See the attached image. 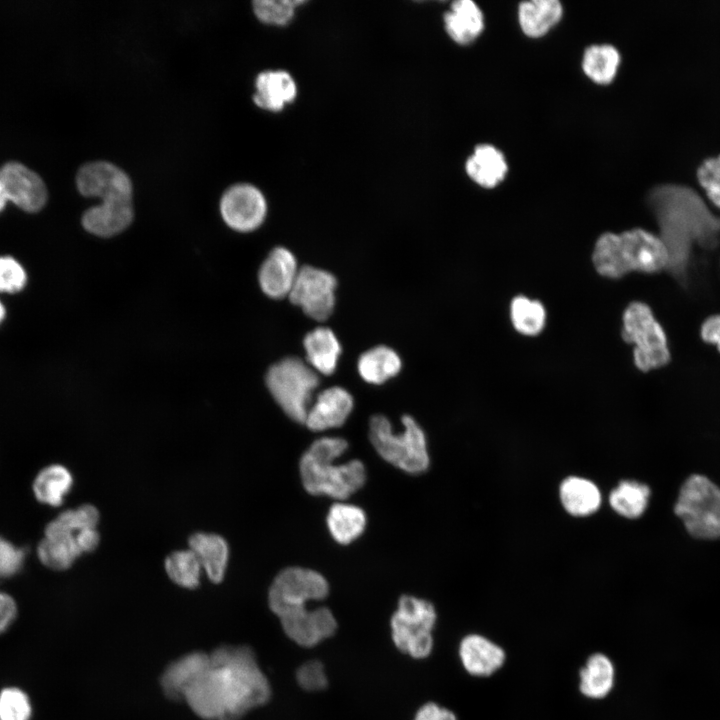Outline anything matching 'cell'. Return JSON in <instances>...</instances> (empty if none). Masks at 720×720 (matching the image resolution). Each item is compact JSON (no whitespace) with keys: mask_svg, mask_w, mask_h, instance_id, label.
Returning <instances> with one entry per match:
<instances>
[{"mask_svg":"<svg viewBox=\"0 0 720 720\" xmlns=\"http://www.w3.org/2000/svg\"><path fill=\"white\" fill-rule=\"evenodd\" d=\"M207 667L186 688L183 700L203 720H240L266 704L271 687L253 650L223 644L209 653Z\"/></svg>","mask_w":720,"mask_h":720,"instance_id":"obj_1","label":"cell"},{"mask_svg":"<svg viewBox=\"0 0 720 720\" xmlns=\"http://www.w3.org/2000/svg\"><path fill=\"white\" fill-rule=\"evenodd\" d=\"M647 203L660 229L669 262L666 268L686 287L694 245L712 250L720 243V217L700 195L682 184H661L649 190Z\"/></svg>","mask_w":720,"mask_h":720,"instance_id":"obj_2","label":"cell"},{"mask_svg":"<svg viewBox=\"0 0 720 720\" xmlns=\"http://www.w3.org/2000/svg\"><path fill=\"white\" fill-rule=\"evenodd\" d=\"M592 261L598 274L618 279L633 271L656 273L666 270L669 256L659 236L635 228L619 234H602L595 243Z\"/></svg>","mask_w":720,"mask_h":720,"instance_id":"obj_3","label":"cell"},{"mask_svg":"<svg viewBox=\"0 0 720 720\" xmlns=\"http://www.w3.org/2000/svg\"><path fill=\"white\" fill-rule=\"evenodd\" d=\"M347 448L346 440L339 437H322L310 445L299 465L307 492L343 500L364 485L366 472L361 461L334 463Z\"/></svg>","mask_w":720,"mask_h":720,"instance_id":"obj_4","label":"cell"},{"mask_svg":"<svg viewBox=\"0 0 720 720\" xmlns=\"http://www.w3.org/2000/svg\"><path fill=\"white\" fill-rule=\"evenodd\" d=\"M403 432L396 434L390 421L374 415L369 423V438L378 454L390 464L411 474L422 473L429 466L426 437L409 415L402 417Z\"/></svg>","mask_w":720,"mask_h":720,"instance_id":"obj_5","label":"cell"},{"mask_svg":"<svg viewBox=\"0 0 720 720\" xmlns=\"http://www.w3.org/2000/svg\"><path fill=\"white\" fill-rule=\"evenodd\" d=\"M622 322L621 336L634 345L633 360L637 369L648 372L670 362L666 334L647 304L631 302L624 310Z\"/></svg>","mask_w":720,"mask_h":720,"instance_id":"obj_6","label":"cell"},{"mask_svg":"<svg viewBox=\"0 0 720 720\" xmlns=\"http://www.w3.org/2000/svg\"><path fill=\"white\" fill-rule=\"evenodd\" d=\"M674 512L691 536L705 540L720 538V488L707 477L693 474L686 479Z\"/></svg>","mask_w":720,"mask_h":720,"instance_id":"obj_7","label":"cell"},{"mask_svg":"<svg viewBox=\"0 0 720 720\" xmlns=\"http://www.w3.org/2000/svg\"><path fill=\"white\" fill-rule=\"evenodd\" d=\"M266 384L286 415L304 423L312 394L319 384L316 371L301 359L288 357L269 368Z\"/></svg>","mask_w":720,"mask_h":720,"instance_id":"obj_8","label":"cell"},{"mask_svg":"<svg viewBox=\"0 0 720 720\" xmlns=\"http://www.w3.org/2000/svg\"><path fill=\"white\" fill-rule=\"evenodd\" d=\"M432 603L403 595L391 617L392 638L396 647L413 658L427 657L433 647L432 630L436 622Z\"/></svg>","mask_w":720,"mask_h":720,"instance_id":"obj_9","label":"cell"},{"mask_svg":"<svg viewBox=\"0 0 720 720\" xmlns=\"http://www.w3.org/2000/svg\"><path fill=\"white\" fill-rule=\"evenodd\" d=\"M329 593L326 579L318 572L301 567L282 570L273 580L268 603L278 617L288 611L307 607L312 600H322Z\"/></svg>","mask_w":720,"mask_h":720,"instance_id":"obj_10","label":"cell"},{"mask_svg":"<svg viewBox=\"0 0 720 720\" xmlns=\"http://www.w3.org/2000/svg\"><path fill=\"white\" fill-rule=\"evenodd\" d=\"M99 540L96 527L53 529L45 532L38 544L37 555L46 567L65 570L81 554L93 551Z\"/></svg>","mask_w":720,"mask_h":720,"instance_id":"obj_11","label":"cell"},{"mask_svg":"<svg viewBox=\"0 0 720 720\" xmlns=\"http://www.w3.org/2000/svg\"><path fill=\"white\" fill-rule=\"evenodd\" d=\"M336 285V278L331 273L304 266L299 269L289 298L310 318L323 321L333 311Z\"/></svg>","mask_w":720,"mask_h":720,"instance_id":"obj_12","label":"cell"},{"mask_svg":"<svg viewBox=\"0 0 720 720\" xmlns=\"http://www.w3.org/2000/svg\"><path fill=\"white\" fill-rule=\"evenodd\" d=\"M79 192L86 197H98L101 202L132 201V182L116 165L95 161L83 165L76 176Z\"/></svg>","mask_w":720,"mask_h":720,"instance_id":"obj_13","label":"cell"},{"mask_svg":"<svg viewBox=\"0 0 720 720\" xmlns=\"http://www.w3.org/2000/svg\"><path fill=\"white\" fill-rule=\"evenodd\" d=\"M266 212L265 197L251 184L231 186L220 200V213L224 222L238 232L257 229L263 223Z\"/></svg>","mask_w":720,"mask_h":720,"instance_id":"obj_14","label":"cell"},{"mask_svg":"<svg viewBox=\"0 0 720 720\" xmlns=\"http://www.w3.org/2000/svg\"><path fill=\"white\" fill-rule=\"evenodd\" d=\"M286 635L303 647H313L323 639L332 636L337 622L329 608L307 607L288 611L278 617Z\"/></svg>","mask_w":720,"mask_h":720,"instance_id":"obj_15","label":"cell"},{"mask_svg":"<svg viewBox=\"0 0 720 720\" xmlns=\"http://www.w3.org/2000/svg\"><path fill=\"white\" fill-rule=\"evenodd\" d=\"M8 201L26 212L41 210L47 201V189L43 180L32 170L18 162L6 163L0 169Z\"/></svg>","mask_w":720,"mask_h":720,"instance_id":"obj_16","label":"cell"},{"mask_svg":"<svg viewBox=\"0 0 720 720\" xmlns=\"http://www.w3.org/2000/svg\"><path fill=\"white\" fill-rule=\"evenodd\" d=\"M298 272L294 255L284 247H276L269 253L259 269L260 288L273 299L289 296Z\"/></svg>","mask_w":720,"mask_h":720,"instance_id":"obj_17","label":"cell"},{"mask_svg":"<svg viewBox=\"0 0 720 720\" xmlns=\"http://www.w3.org/2000/svg\"><path fill=\"white\" fill-rule=\"evenodd\" d=\"M352 409V396L341 387H331L318 394L308 410L304 424L313 431L339 427L344 424Z\"/></svg>","mask_w":720,"mask_h":720,"instance_id":"obj_18","label":"cell"},{"mask_svg":"<svg viewBox=\"0 0 720 720\" xmlns=\"http://www.w3.org/2000/svg\"><path fill=\"white\" fill-rule=\"evenodd\" d=\"M459 656L465 670L476 677L493 675L506 660L503 648L480 634H469L461 640Z\"/></svg>","mask_w":720,"mask_h":720,"instance_id":"obj_19","label":"cell"},{"mask_svg":"<svg viewBox=\"0 0 720 720\" xmlns=\"http://www.w3.org/2000/svg\"><path fill=\"white\" fill-rule=\"evenodd\" d=\"M134 217L132 201L101 202L82 216L84 229L99 237H111L124 231Z\"/></svg>","mask_w":720,"mask_h":720,"instance_id":"obj_20","label":"cell"},{"mask_svg":"<svg viewBox=\"0 0 720 720\" xmlns=\"http://www.w3.org/2000/svg\"><path fill=\"white\" fill-rule=\"evenodd\" d=\"M209 660V653L193 651L170 662L159 680L164 695L172 701L183 700L186 688L207 667Z\"/></svg>","mask_w":720,"mask_h":720,"instance_id":"obj_21","label":"cell"},{"mask_svg":"<svg viewBox=\"0 0 720 720\" xmlns=\"http://www.w3.org/2000/svg\"><path fill=\"white\" fill-rule=\"evenodd\" d=\"M256 93L253 95L255 104L269 111H280L292 102L297 94V87L292 76L282 70L263 71L256 78Z\"/></svg>","mask_w":720,"mask_h":720,"instance_id":"obj_22","label":"cell"},{"mask_svg":"<svg viewBox=\"0 0 720 720\" xmlns=\"http://www.w3.org/2000/svg\"><path fill=\"white\" fill-rule=\"evenodd\" d=\"M444 25L452 40L465 45L481 34L484 28L483 13L472 0H457L445 13Z\"/></svg>","mask_w":720,"mask_h":720,"instance_id":"obj_23","label":"cell"},{"mask_svg":"<svg viewBox=\"0 0 720 720\" xmlns=\"http://www.w3.org/2000/svg\"><path fill=\"white\" fill-rule=\"evenodd\" d=\"M465 169L478 185L493 188L504 180L508 166L500 150L490 144H481L467 159Z\"/></svg>","mask_w":720,"mask_h":720,"instance_id":"obj_24","label":"cell"},{"mask_svg":"<svg viewBox=\"0 0 720 720\" xmlns=\"http://www.w3.org/2000/svg\"><path fill=\"white\" fill-rule=\"evenodd\" d=\"M188 543L209 579L214 583L221 582L229 556L225 539L217 534L201 532L190 536Z\"/></svg>","mask_w":720,"mask_h":720,"instance_id":"obj_25","label":"cell"},{"mask_svg":"<svg viewBox=\"0 0 720 720\" xmlns=\"http://www.w3.org/2000/svg\"><path fill=\"white\" fill-rule=\"evenodd\" d=\"M579 690L587 698L602 699L611 692L615 683V667L603 653L590 655L579 671Z\"/></svg>","mask_w":720,"mask_h":720,"instance_id":"obj_26","label":"cell"},{"mask_svg":"<svg viewBox=\"0 0 720 720\" xmlns=\"http://www.w3.org/2000/svg\"><path fill=\"white\" fill-rule=\"evenodd\" d=\"M304 348L309 365L324 375L332 374L341 353L340 343L333 331L318 327L304 338Z\"/></svg>","mask_w":720,"mask_h":720,"instance_id":"obj_27","label":"cell"},{"mask_svg":"<svg viewBox=\"0 0 720 720\" xmlns=\"http://www.w3.org/2000/svg\"><path fill=\"white\" fill-rule=\"evenodd\" d=\"M560 500L565 510L573 516H588L601 504V493L590 480L570 476L560 485Z\"/></svg>","mask_w":720,"mask_h":720,"instance_id":"obj_28","label":"cell"},{"mask_svg":"<svg viewBox=\"0 0 720 720\" xmlns=\"http://www.w3.org/2000/svg\"><path fill=\"white\" fill-rule=\"evenodd\" d=\"M562 12L557 0H530L520 3L518 18L522 31L535 38L546 34L561 19Z\"/></svg>","mask_w":720,"mask_h":720,"instance_id":"obj_29","label":"cell"},{"mask_svg":"<svg viewBox=\"0 0 720 720\" xmlns=\"http://www.w3.org/2000/svg\"><path fill=\"white\" fill-rule=\"evenodd\" d=\"M327 526L333 539L346 545L363 533L366 527V515L356 505L335 503L329 509Z\"/></svg>","mask_w":720,"mask_h":720,"instance_id":"obj_30","label":"cell"},{"mask_svg":"<svg viewBox=\"0 0 720 720\" xmlns=\"http://www.w3.org/2000/svg\"><path fill=\"white\" fill-rule=\"evenodd\" d=\"M401 369L398 354L389 347L377 346L363 353L358 361L360 376L369 383L381 384Z\"/></svg>","mask_w":720,"mask_h":720,"instance_id":"obj_31","label":"cell"},{"mask_svg":"<svg viewBox=\"0 0 720 720\" xmlns=\"http://www.w3.org/2000/svg\"><path fill=\"white\" fill-rule=\"evenodd\" d=\"M73 484L71 473L62 465L53 464L42 469L33 483L38 501L51 506L62 504Z\"/></svg>","mask_w":720,"mask_h":720,"instance_id":"obj_32","label":"cell"},{"mask_svg":"<svg viewBox=\"0 0 720 720\" xmlns=\"http://www.w3.org/2000/svg\"><path fill=\"white\" fill-rule=\"evenodd\" d=\"M620 54L609 44L589 46L583 55L582 68L584 73L598 84L610 83L618 70Z\"/></svg>","mask_w":720,"mask_h":720,"instance_id":"obj_33","label":"cell"},{"mask_svg":"<svg viewBox=\"0 0 720 720\" xmlns=\"http://www.w3.org/2000/svg\"><path fill=\"white\" fill-rule=\"evenodd\" d=\"M650 488L634 480H624L610 493L609 502L615 512L629 519L639 518L648 506Z\"/></svg>","mask_w":720,"mask_h":720,"instance_id":"obj_34","label":"cell"},{"mask_svg":"<svg viewBox=\"0 0 720 720\" xmlns=\"http://www.w3.org/2000/svg\"><path fill=\"white\" fill-rule=\"evenodd\" d=\"M510 318L513 327L519 333L525 336H535L545 326L546 311L540 301L518 295L511 301Z\"/></svg>","mask_w":720,"mask_h":720,"instance_id":"obj_35","label":"cell"},{"mask_svg":"<svg viewBox=\"0 0 720 720\" xmlns=\"http://www.w3.org/2000/svg\"><path fill=\"white\" fill-rule=\"evenodd\" d=\"M165 570L177 585L194 589L199 585L201 564L190 549L172 552L165 560Z\"/></svg>","mask_w":720,"mask_h":720,"instance_id":"obj_36","label":"cell"},{"mask_svg":"<svg viewBox=\"0 0 720 720\" xmlns=\"http://www.w3.org/2000/svg\"><path fill=\"white\" fill-rule=\"evenodd\" d=\"M302 1L295 0H256L253 9L256 16L265 23L285 25L293 17L297 5Z\"/></svg>","mask_w":720,"mask_h":720,"instance_id":"obj_37","label":"cell"},{"mask_svg":"<svg viewBox=\"0 0 720 720\" xmlns=\"http://www.w3.org/2000/svg\"><path fill=\"white\" fill-rule=\"evenodd\" d=\"M32 707L28 696L19 688L0 692V720H30Z\"/></svg>","mask_w":720,"mask_h":720,"instance_id":"obj_38","label":"cell"},{"mask_svg":"<svg viewBox=\"0 0 720 720\" xmlns=\"http://www.w3.org/2000/svg\"><path fill=\"white\" fill-rule=\"evenodd\" d=\"M26 281V271L16 259L0 256V292H18L24 288Z\"/></svg>","mask_w":720,"mask_h":720,"instance_id":"obj_39","label":"cell"},{"mask_svg":"<svg viewBox=\"0 0 720 720\" xmlns=\"http://www.w3.org/2000/svg\"><path fill=\"white\" fill-rule=\"evenodd\" d=\"M697 178L708 197L720 207V154L705 159L699 165Z\"/></svg>","mask_w":720,"mask_h":720,"instance_id":"obj_40","label":"cell"},{"mask_svg":"<svg viewBox=\"0 0 720 720\" xmlns=\"http://www.w3.org/2000/svg\"><path fill=\"white\" fill-rule=\"evenodd\" d=\"M298 684L307 691H318L326 688L327 678L323 664L312 660L302 664L296 671Z\"/></svg>","mask_w":720,"mask_h":720,"instance_id":"obj_41","label":"cell"},{"mask_svg":"<svg viewBox=\"0 0 720 720\" xmlns=\"http://www.w3.org/2000/svg\"><path fill=\"white\" fill-rule=\"evenodd\" d=\"M25 551L0 537V580L15 575L22 567Z\"/></svg>","mask_w":720,"mask_h":720,"instance_id":"obj_42","label":"cell"},{"mask_svg":"<svg viewBox=\"0 0 720 720\" xmlns=\"http://www.w3.org/2000/svg\"><path fill=\"white\" fill-rule=\"evenodd\" d=\"M700 336L704 342L715 345L720 352V314L711 315L704 320Z\"/></svg>","mask_w":720,"mask_h":720,"instance_id":"obj_43","label":"cell"},{"mask_svg":"<svg viewBox=\"0 0 720 720\" xmlns=\"http://www.w3.org/2000/svg\"><path fill=\"white\" fill-rule=\"evenodd\" d=\"M415 720H457V718L449 709L430 702L418 710Z\"/></svg>","mask_w":720,"mask_h":720,"instance_id":"obj_44","label":"cell"},{"mask_svg":"<svg viewBox=\"0 0 720 720\" xmlns=\"http://www.w3.org/2000/svg\"><path fill=\"white\" fill-rule=\"evenodd\" d=\"M17 607L14 599L3 592H0V634L8 629L14 621Z\"/></svg>","mask_w":720,"mask_h":720,"instance_id":"obj_45","label":"cell"},{"mask_svg":"<svg viewBox=\"0 0 720 720\" xmlns=\"http://www.w3.org/2000/svg\"><path fill=\"white\" fill-rule=\"evenodd\" d=\"M7 201L6 191L0 178V212L5 208Z\"/></svg>","mask_w":720,"mask_h":720,"instance_id":"obj_46","label":"cell"},{"mask_svg":"<svg viewBox=\"0 0 720 720\" xmlns=\"http://www.w3.org/2000/svg\"><path fill=\"white\" fill-rule=\"evenodd\" d=\"M6 314L5 307L3 306L2 302L0 301V323L3 321Z\"/></svg>","mask_w":720,"mask_h":720,"instance_id":"obj_47","label":"cell"}]
</instances>
